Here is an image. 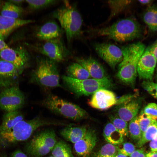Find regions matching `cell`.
Segmentation results:
<instances>
[{
  "label": "cell",
  "instance_id": "obj_42",
  "mask_svg": "<svg viewBox=\"0 0 157 157\" xmlns=\"http://www.w3.org/2000/svg\"><path fill=\"white\" fill-rule=\"evenodd\" d=\"M149 146L151 151L157 152V137L150 141Z\"/></svg>",
  "mask_w": 157,
  "mask_h": 157
},
{
  "label": "cell",
  "instance_id": "obj_27",
  "mask_svg": "<svg viewBox=\"0 0 157 157\" xmlns=\"http://www.w3.org/2000/svg\"><path fill=\"white\" fill-rule=\"evenodd\" d=\"M23 12L22 8L9 1L7 2L3 6L1 15L11 18L19 19Z\"/></svg>",
  "mask_w": 157,
  "mask_h": 157
},
{
  "label": "cell",
  "instance_id": "obj_10",
  "mask_svg": "<svg viewBox=\"0 0 157 157\" xmlns=\"http://www.w3.org/2000/svg\"><path fill=\"white\" fill-rule=\"evenodd\" d=\"M94 47L98 55L113 69H115L116 66L122 60L121 49L114 44L106 43H96Z\"/></svg>",
  "mask_w": 157,
  "mask_h": 157
},
{
  "label": "cell",
  "instance_id": "obj_20",
  "mask_svg": "<svg viewBox=\"0 0 157 157\" xmlns=\"http://www.w3.org/2000/svg\"><path fill=\"white\" fill-rule=\"evenodd\" d=\"M87 130L85 126H66L60 130V133L66 140L74 144L84 136Z\"/></svg>",
  "mask_w": 157,
  "mask_h": 157
},
{
  "label": "cell",
  "instance_id": "obj_13",
  "mask_svg": "<svg viewBox=\"0 0 157 157\" xmlns=\"http://www.w3.org/2000/svg\"><path fill=\"white\" fill-rule=\"evenodd\" d=\"M157 62L148 47L145 49L137 65V73L139 78L144 81H152Z\"/></svg>",
  "mask_w": 157,
  "mask_h": 157
},
{
  "label": "cell",
  "instance_id": "obj_48",
  "mask_svg": "<svg viewBox=\"0 0 157 157\" xmlns=\"http://www.w3.org/2000/svg\"><path fill=\"white\" fill-rule=\"evenodd\" d=\"M115 157H129L118 152Z\"/></svg>",
  "mask_w": 157,
  "mask_h": 157
},
{
  "label": "cell",
  "instance_id": "obj_19",
  "mask_svg": "<svg viewBox=\"0 0 157 157\" xmlns=\"http://www.w3.org/2000/svg\"><path fill=\"white\" fill-rule=\"evenodd\" d=\"M140 102L134 98L118 106V117L126 122L130 121L137 116L140 108Z\"/></svg>",
  "mask_w": 157,
  "mask_h": 157
},
{
  "label": "cell",
  "instance_id": "obj_45",
  "mask_svg": "<svg viewBox=\"0 0 157 157\" xmlns=\"http://www.w3.org/2000/svg\"><path fill=\"white\" fill-rule=\"evenodd\" d=\"M8 47L3 40L0 39V51Z\"/></svg>",
  "mask_w": 157,
  "mask_h": 157
},
{
  "label": "cell",
  "instance_id": "obj_8",
  "mask_svg": "<svg viewBox=\"0 0 157 157\" xmlns=\"http://www.w3.org/2000/svg\"><path fill=\"white\" fill-rule=\"evenodd\" d=\"M60 38L44 41L42 43L32 46L38 52L55 62L65 60L68 55V51Z\"/></svg>",
  "mask_w": 157,
  "mask_h": 157
},
{
  "label": "cell",
  "instance_id": "obj_12",
  "mask_svg": "<svg viewBox=\"0 0 157 157\" xmlns=\"http://www.w3.org/2000/svg\"><path fill=\"white\" fill-rule=\"evenodd\" d=\"M23 71L12 64L0 59V88L15 85Z\"/></svg>",
  "mask_w": 157,
  "mask_h": 157
},
{
  "label": "cell",
  "instance_id": "obj_47",
  "mask_svg": "<svg viewBox=\"0 0 157 157\" xmlns=\"http://www.w3.org/2000/svg\"><path fill=\"white\" fill-rule=\"evenodd\" d=\"M24 1L22 0H10L9 2L13 3V4H19L22 3Z\"/></svg>",
  "mask_w": 157,
  "mask_h": 157
},
{
  "label": "cell",
  "instance_id": "obj_2",
  "mask_svg": "<svg viewBox=\"0 0 157 157\" xmlns=\"http://www.w3.org/2000/svg\"><path fill=\"white\" fill-rule=\"evenodd\" d=\"M145 48L144 45L140 42L122 47L123 58L119 64L117 74V77L121 82L132 86L134 84L138 60Z\"/></svg>",
  "mask_w": 157,
  "mask_h": 157
},
{
  "label": "cell",
  "instance_id": "obj_23",
  "mask_svg": "<svg viewBox=\"0 0 157 157\" xmlns=\"http://www.w3.org/2000/svg\"><path fill=\"white\" fill-rule=\"evenodd\" d=\"M105 140L110 144L117 145L124 142V136L110 122L107 123L103 131Z\"/></svg>",
  "mask_w": 157,
  "mask_h": 157
},
{
  "label": "cell",
  "instance_id": "obj_24",
  "mask_svg": "<svg viewBox=\"0 0 157 157\" xmlns=\"http://www.w3.org/2000/svg\"><path fill=\"white\" fill-rule=\"evenodd\" d=\"M54 130L48 129L41 131L33 138L50 149L51 151L57 142Z\"/></svg>",
  "mask_w": 157,
  "mask_h": 157
},
{
  "label": "cell",
  "instance_id": "obj_33",
  "mask_svg": "<svg viewBox=\"0 0 157 157\" xmlns=\"http://www.w3.org/2000/svg\"><path fill=\"white\" fill-rule=\"evenodd\" d=\"M128 130L131 138L133 140L138 141L141 138L142 134L139 124L138 115L130 121Z\"/></svg>",
  "mask_w": 157,
  "mask_h": 157
},
{
  "label": "cell",
  "instance_id": "obj_3",
  "mask_svg": "<svg viewBox=\"0 0 157 157\" xmlns=\"http://www.w3.org/2000/svg\"><path fill=\"white\" fill-rule=\"evenodd\" d=\"M95 35L105 36L116 42H123L139 37L141 29L139 24L133 18L123 19L108 26L93 30Z\"/></svg>",
  "mask_w": 157,
  "mask_h": 157
},
{
  "label": "cell",
  "instance_id": "obj_35",
  "mask_svg": "<svg viewBox=\"0 0 157 157\" xmlns=\"http://www.w3.org/2000/svg\"><path fill=\"white\" fill-rule=\"evenodd\" d=\"M116 146L118 152L128 157L136 150L135 146L129 142H123Z\"/></svg>",
  "mask_w": 157,
  "mask_h": 157
},
{
  "label": "cell",
  "instance_id": "obj_9",
  "mask_svg": "<svg viewBox=\"0 0 157 157\" xmlns=\"http://www.w3.org/2000/svg\"><path fill=\"white\" fill-rule=\"evenodd\" d=\"M25 103V97L18 87L4 89L0 93V109L7 112L18 110Z\"/></svg>",
  "mask_w": 157,
  "mask_h": 157
},
{
  "label": "cell",
  "instance_id": "obj_40",
  "mask_svg": "<svg viewBox=\"0 0 157 157\" xmlns=\"http://www.w3.org/2000/svg\"><path fill=\"white\" fill-rule=\"evenodd\" d=\"M146 153L142 148L136 149L129 157H145Z\"/></svg>",
  "mask_w": 157,
  "mask_h": 157
},
{
  "label": "cell",
  "instance_id": "obj_43",
  "mask_svg": "<svg viewBox=\"0 0 157 157\" xmlns=\"http://www.w3.org/2000/svg\"><path fill=\"white\" fill-rule=\"evenodd\" d=\"M11 157H28V156L21 150L17 149L12 154Z\"/></svg>",
  "mask_w": 157,
  "mask_h": 157
},
{
  "label": "cell",
  "instance_id": "obj_49",
  "mask_svg": "<svg viewBox=\"0 0 157 157\" xmlns=\"http://www.w3.org/2000/svg\"><path fill=\"white\" fill-rule=\"evenodd\" d=\"M0 157H8V156L6 154H2L0 155Z\"/></svg>",
  "mask_w": 157,
  "mask_h": 157
},
{
  "label": "cell",
  "instance_id": "obj_5",
  "mask_svg": "<svg viewBox=\"0 0 157 157\" xmlns=\"http://www.w3.org/2000/svg\"><path fill=\"white\" fill-rule=\"evenodd\" d=\"M41 104L53 113L75 121L88 117L87 112L78 106L53 94L47 96Z\"/></svg>",
  "mask_w": 157,
  "mask_h": 157
},
{
  "label": "cell",
  "instance_id": "obj_4",
  "mask_svg": "<svg viewBox=\"0 0 157 157\" xmlns=\"http://www.w3.org/2000/svg\"><path fill=\"white\" fill-rule=\"evenodd\" d=\"M56 63L46 57L38 58L36 68L31 74L30 82L44 88H63Z\"/></svg>",
  "mask_w": 157,
  "mask_h": 157
},
{
  "label": "cell",
  "instance_id": "obj_30",
  "mask_svg": "<svg viewBox=\"0 0 157 157\" xmlns=\"http://www.w3.org/2000/svg\"><path fill=\"white\" fill-rule=\"evenodd\" d=\"M131 0H109L108 3L110 10L108 21L123 11L131 3Z\"/></svg>",
  "mask_w": 157,
  "mask_h": 157
},
{
  "label": "cell",
  "instance_id": "obj_36",
  "mask_svg": "<svg viewBox=\"0 0 157 157\" xmlns=\"http://www.w3.org/2000/svg\"><path fill=\"white\" fill-rule=\"evenodd\" d=\"M138 118L139 124L142 135L154 120L146 115L142 111L138 115Z\"/></svg>",
  "mask_w": 157,
  "mask_h": 157
},
{
  "label": "cell",
  "instance_id": "obj_44",
  "mask_svg": "<svg viewBox=\"0 0 157 157\" xmlns=\"http://www.w3.org/2000/svg\"><path fill=\"white\" fill-rule=\"evenodd\" d=\"M145 157H157V152H149L146 153Z\"/></svg>",
  "mask_w": 157,
  "mask_h": 157
},
{
  "label": "cell",
  "instance_id": "obj_17",
  "mask_svg": "<svg viewBox=\"0 0 157 157\" xmlns=\"http://www.w3.org/2000/svg\"><path fill=\"white\" fill-rule=\"evenodd\" d=\"M62 32L57 23L50 21L44 24L36 30L35 36L40 40L46 41L60 38Z\"/></svg>",
  "mask_w": 157,
  "mask_h": 157
},
{
  "label": "cell",
  "instance_id": "obj_11",
  "mask_svg": "<svg viewBox=\"0 0 157 157\" xmlns=\"http://www.w3.org/2000/svg\"><path fill=\"white\" fill-rule=\"evenodd\" d=\"M0 58L12 64L22 71L28 66L30 60L28 52L22 47L15 49L8 47L0 50Z\"/></svg>",
  "mask_w": 157,
  "mask_h": 157
},
{
  "label": "cell",
  "instance_id": "obj_29",
  "mask_svg": "<svg viewBox=\"0 0 157 157\" xmlns=\"http://www.w3.org/2000/svg\"><path fill=\"white\" fill-rule=\"evenodd\" d=\"M157 137V122L154 120L145 131L140 139L137 142V147H140L146 143L150 142Z\"/></svg>",
  "mask_w": 157,
  "mask_h": 157
},
{
  "label": "cell",
  "instance_id": "obj_52",
  "mask_svg": "<svg viewBox=\"0 0 157 157\" xmlns=\"http://www.w3.org/2000/svg\"><path fill=\"white\" fill-rule=\"evenodd\" d=\"M1 1H0V4H1Z\"/></svg>",
  "mask_w": 157,
  "mask_h": 157
},
{
  "label": "cell",
  "instance_id": "obj_16",
  "mask_svg": "<svg viewBox=\"0 0 157 157\" xmlns=\"http://www.w3.org/2000/svg\"><path fill=\"white\" fill-rule=\"evenodd\" d=\"M75 60L88 71L91 78L101 79L109 77L103 66L93 58L76 57Z\"/></svg>",
  "mask_w": 157,
  "mask_h": 157
},
{
  "label": "cell",
  "instance_id": "obj_15",
  "mask_svg": "<svg viewBox=\"0 0 157 157\" xmlns=\"http://www.w3.org/2000/svg\"><path fill=\"white\" fill-rule=\"evenodd\" d=\"M98 139L93 129H87L84 136L74 144V148L76 154L79 157H87L96 145Z\"/></svg>",
  "mask_w": 157,
  "mask_h": 157
},
{
  "label": "cell",
  "instance_id": "obj_22",
  "mask_svg": "<svg viewBox=\"0 0 157 157\" xmlns=\"http://www.w3.org/2000/svg\"><path fill=\"white\" fill-rule=\"evenodd\" d=\"M25 150L27 155L30 157H42L51 151L42 143L33 138L26 144Z\"/></svg>",
  "mask_w": 157,
  "mask_h": 157
},
{
  "label": "cell",
  "instance_id": "obj_25",
  "mask_svg": "<svg viewBox=\"0 0 157 157\" xmlns=\"http://www.w3.org/2000/svg\"><path fill=\"white\" fill-rule=\"evenodd\" d=\"M66 73L68 76L78 80L91 78L88 71L76 62L73 63L67 67Z\"/></svg>",
  "mask_w": 157,
  "mask_h": 157
},
{
  "label": "cell",
  "instance_id": "obj_14",
  "mask_svg": "<svg viewBox=\"0 0 157 157\" xmlns=\"http://www.w3.org/2000/svg\"><path fill=\"white\" fill-rule=\"evenodd\" d=\"M117 100L114 92L108 89H102L95 92L88 103L91 107L103 110L116 105Z\"/></svg>",
  "mask_w": 157,
  "mask_h": 157
},
{
  "label": "cell",
  "instance_id": "obj_21",
  "mask_svg": "<svg viewBox=\"0 0 157 157\" xmlns=\"http://www.w3.org/2000/svg\"><path fill=\"white\" fill-rule=\"evenodd\" d=\"M23 114L18 110L7 112L3 115L0 125V133L11 130L19 121L24 120Z\"/></svg>",
  "mask_w": 157,
  "mask_h": 157
},
{
  "label": "cell",
  "instance_id": "obj_6",
  "mask_svg": "<svg viewBox=\"0 0 157 157\" xmlns=\"http://www.w3.org/2000/svg\"><path fill=\"white\" fill-rule=\"evenodd\" d=\"M53 16L59 22L68 41L81 35L83 19L76 8L65 2L64 6L53 12Z\"/></svg>",
  "mask_w": 157,
  "mask_h": 157
},
{
  "label": "cell",
  "instance_id": "obj_50",
  "mask_svg": "<svg viewBox=\"0 0 157 157\" xmlns=\"http://www.w3.org/2000/svg\"><path fill=\"white\" fill-rule=\"evenodd\" d=\"M156 81L157 83V68L156 69Z\"/></svg>",
  "mask_w": 157,
  "mask_h": 157
},
{
  "label": "cell",
  "instance_id": "obj_26",
  "mask_svg": "<svg viewBox=\"0 0 157 157\" xmlns=\"http://www.w3.org/2000/svg\"><path fill=\"white\" fill-rule=\"evenodd\" d=\"M143 19L150 30L157 31V5L149 6L143 14Z\"/></svg>",
  "mask_w": 157,
  "mask_h": 157
},
{
  "label": "cell",
  "instance_id": "obj_41",
  "mask_svg": "<svg viewBox=\"0 0 157 157\" xmlns=\"http://www.w3.org/2000/svg\"><path fill=\"white\" fill-rule=\"evenodd\" d=\"M148 48L157 62V40Z\"/></svg>",
  "mask_w": 157,
  "mask_h": 157
},
{
  "label": "cell",
  "instance_id": "obj_51",
  "mask_svg": "<svg viewBox=\"0 0 157 157\" xmlns=\"http://www.w3.org/2000/svg\"><path fill=\"white\" fill-rule=\"evenodd\" d=\"M48 157H54L52 156H51Z\"/></svg>",
  "mask_w": 157,
  "mask_h": 157
},
{
  "label": "cell",
  "instance_id": "obj_38",
  "mask_svg": "<svg viewBox=\"0 0 157 157\" xmlns=\"http://www.w3.org/2000/svg\"><path fill=\"white\" fill-rule=\"evenodd\" d=\"M142 86L151 95L157 99V83L152 81H144Z\"/></svg>",
  "mask_w": 157,
  "mask_h": 157
},
{
  "label": "cell",
  "instance_id": "obj_32",
  "mask_svg": "<svg viewBox=\"0 0 157 157\" xmlns=\"http://www.w3.org/2000/svg\"><path fill=\"white\" fill-rule=\"evenodd\" d=\"M109 119L110 122L124 136H128L129 132L127 122L117 116L112 115L109 116Z\"/></svg>",
  "mask_w": 157,
  "mask_h": 157
},
{
  "label": "cell",
  "instance_id": "obj_18",
  "mask_svg": "<svg viewBox=\"0 0 157 157\" xmlns=\"http://www.w3.org/2000/svg\"><path fill=\"white\" fill-rule=\"evenodd\" d=\"M34 21L30 19H14L0 15V39L4 40L15 29Z\"/></svg>",
  "mask_w": 157,
  "mask_h": 157
},
{
  "label": "cell",
  "instance_id": "obj_34",
  "mask_svg": "<svg viewBox=\"0 0 157 157\" xmlns=\"http://www.w3.org/2000/svg\"><path fill=\"white\" fill-rule=\"evenodd\" d=\"M30 7L34 10H37L44 8L53 4L57 1L56 0H26Z\"/></svg>",
  "mask_w": 157,
  "mask_h": 157
},
{
  "label": "cell",
  "instance_id": "obj_39",
  "mask_svg": "<svg viewBox=\"0 0 157 157\" xmlns=\"http://www.w3.org/2000/svg\"><path fill=\"white\" fill-rule=\"evenodd\" d=\"M135 96L133 95L128 94L123 95L117 99L116 105L117 106L126 102L134 98Z\"/></svg>",
  "mask_w": 157,
  "mask_h": 157
},
{
  "label": "cell",
  "instance_id": "obj_1",
  "mask_svg": "<svg viewBox=\"0 0 157 157\" xmlns=\"http://www.w3.org/2000/svg\"><path fill=\"white\" fill-rule=\"evenodd\" d=\"M57 124L56 120L40 116L28 120L21 121L10 130L0 133V150L27 140L35 131L41 127L56 126Z\"/></svg>",
  "mask_w": 157,
  "mask_h": 157
},
{
  "label": "cell",
  "instance_id": "obj_46",
  "mask_svg": "<svg viewBox=\"0 0 157 157\" xmlns=\"http://www.w3.org/2000/svg\"><path fill=\"white\" fill-rule=\"evenodd\" d=\"M139 2L142 4H148L151 2V0H138Z\"/></svg>",
  "mask_w": 157,
  "mask_h": 157
},
{
  "label": "cell",
  "instance_id": "obj_31",
  "mask_svg": "<svg viewBox=\"0 0 157 157\" xmlns=\"http://www.w3.org/2000/svg\"><path fill=\"white\" fill-rule=\"evenodd\" d=\"M118 152L117 146L108 143L94 153L92 157H115Z\"/></svg>",
  "mask_w": 157,
  "mask_h": 157
},
{
  "label": "cell",
  "instance_id": "obj_7",
  "mask_svg": "<svg viewBox=\"0 0 157 157\" xmlns=\"http://www.w3.org/2000/svg\"><path fill=\"white\" fill-rule=\"evenodd\" d=\"M62 79L67 88L78 97L89 96L93 94L99 90H108L113 87L112 81L109 77L101 79L91 78L78 80L63 75Z\"/></svg>",
  "mask_w": 157,
  "mask_h": 157
},
{
  "label": "cell",
  "instance_id": "obj_37",
  "mask_svg": "<svg viewBox=\"0 0 157 157\" xmlns=\"http://www.w3.org/2000/svg\"><path fill=\"white\" fill-rule=\"evenodd\" d=\"M142 112L153 120L157 119V104L151 103L147 104Z\"/></svg>",
  "mask_w": 157,
  "mask_h": 157
},
{
  "label": "cell",
  "instance_id": "obj_28",
  "mask_svg": "<svg viewBox=\"0 0 157 157\" xmlns=\"http://www.w3.org/2000/svg\"><path fill=\"white\" fill-rule=\"evenodd\" d=\"M51 151L54 157H74L70 146L62 140L57 141Z\"/></svg>",
  "mask_w": 157,
  "mask_h": 157
}]
</instances>
